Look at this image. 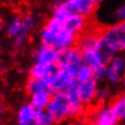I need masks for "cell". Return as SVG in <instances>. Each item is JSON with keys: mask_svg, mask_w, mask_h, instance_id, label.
<instances>
[{"mask_svg": "<svg viewBox=\"0 0 125 125\" xmlns=\"http://www.w3.org/2000/svg\"><path fill=\"white\" fill-rule=\"evenodd\" d=\"M100 35L105 45L115 54L125 51V21L104 28Z\"/></svg>", "mask_w": 125, "mask_h": 125, "instance_id": "1", "label": "cell"}, {"mask_svg": "<svg viewBox=\"0 0 125 125\" xmlns=\"http://www.w3.org/2000/svg\"><path fill=\"white\" fill-rule=\"evenodd\" d=\"M47 111L52 115L55 123H61L71 118V107L68 93L66 91L53 92Z\"/></svg>", "mask_w": 125, "mask_h": 125, "instance_id": "2", "label": "cell"}, {"mask_svg": "<svg viewBox=\"0 0 125 125\" xmlns=\"http://www.w3.org/2000/svg\"><path fill=\"white\" fill-rule=\"evenodd\" d=\"M83 64V51L77 46H75L65 51H59V57L56 66L64 67L73 79H76L77 71Z\"/></svg>", "mask_w": 125, "mask_h": 125, "instance_id": "3", "label": "cell"}, {"mask_svg": "<svg viewBox=\"0 0 125 125\" xmlns=\"http://www.w3.org/2000/svg\"><path fill=\"white\" fill-rule=\"evenodd\" d=\"M46 80L49 84L51 91L58 92V91H66L67 87L75 79H73L70 75V73L64 67L56 66V69L54 70V72Z\"/></svg>", "mask_w": 125, "mask_h": 125, "instance_id": "4", "label": "cell"}, {"mask_svg": "<svg viewBox=\"0 0 125 125\" xmlns=\"http://www.w3.org/2000/svg\"><path fill=\"white\" fill-rule=\"evenodd\" d=\"M125 73V56L117 54L107 65L106 80L110 84H117L122 81Z\"/></svg>", "mask_w": 125, "mask_h": 125, "instance_id": "5", "label": "cell"}, {"mask_svg": "<svg viewBox=\"0 0 125 125\" xmlns=\"http://www.w3.org/2000/svg\"><path fill=\"white\" fill-rule=\"evenodd\" d=\"M68 8L72 11V13L80 14L84 17L90 19L92 15L95 13L100 1L96 0H66Z\"/></svg>", "mask_w": 125, "mask_h": 125, "instance_id": "6", "label": "cell"}, {"mask_svg": "<svg viewBox=\"0 0 125 125\" xmlns=\"http://www.w3.org/2000/svg\"><path fill=\"white\" fill-rule=\"evenodd\" d=\"M77 42H79V36L64 27L56 33L52 47L57 51H65L77 46Z\"/></svg>", "mask_w": 125, "mask_h": 125, "instance_id": "7", "label": "cell"}, {"mask_svg": "<svg viewBox=\"0 0 125 125\" xmlns=\"http://www.w3.org/2000/svg\"><path fill=\"white\" fill-rule=\"evenodd\" d=\"M33 57L35 62L45 65H56L59 57V51L54 49L51 46L42 45L33 51Z\"/></svg>", "mask_w": 125, "mask_h": 125, "instance_id": "8", "label": "cell"}, {"mask_svg": "<svg viewBox=\"0 0 125 125\" xmlns=\"http://www.w3.org/2000/svg\"><path fill=\"white\" fill-rule=\"evenodd\" d=\"M77 86H79V82L76 80H74L66 89V92L69 96L71 107V118L81 117L84 114V108H85V105L82 103L79 96V93H77Z\"/></svg>", "mask_w": 125, "mask_h": 125, "instance_id": "9", "label": "cell"}, {"mask_svg": "<svg viewBox=\"0 0 125 125\" xmlns=\"http://www.w3.org/2000/svg\"><path fill=\"white\" fill-rule=\"evenodd\" d=\"M119 120L110 106H101L92 115L89 125H118Z\"/></svg>", "mask_w": 125, "mask_h": 125, "instance_id": "10", "label": "cell"}, {"mask_svg": "<svg viewBox=\"0 0 125 125\" xmlns=\"http://www.w3.org/2000/svg\"><path fill=\"white\" fill-rule=\"evenodd\" d=\"M98 83L94 80H90L88 82L79 83L77 93L81 101L84 105H90L96 101V93H98Z\"/></svg>", "mask_w": 125, "mask_h": 125, "instance_id": "11", "label": "cell"}, {"mask_svg": "<svg viewBox=\"0 0 125 125\" xmlns=\"http://www.w3.org/2000/svg\"><path fill=\"white\" fill-rule=\"evenodd\" d=\"M88 26H89V18L84 17L82 15L76 13H73L71 15L66 21V23H65V28L69 29L71 32H73L79 37L86 33Z\"/></svg>", "mask_w": 125, "mask_h": 125, "instance_id": "12", "label": "cell"}, {"mask_svg": "<svg viewBox=\"0 0 125 125\" xmlns=\"http://www.w3.org/2000/svg\"><path fill=\"white\" fill-rule=\"evenodd\" d=\"M56 69V65H45L34 62L33 65H31L28 74L31 79H38V80H46L54 72Z\"/></svg>", "mask_w": 125, "mask_h": 125, "instance_id": "13", "label": "cell"}, {"mask_svg": "<svg viewBox=\"0 0 125 125\" xmlns=\"http://www.w3.org/2000/svg\"><path fill=\"white\" fill-rule=\"evenodd\" d=\"M83 58H84V64L87 66L92 68L93 70L102 66H107V64L104 61V57L102 56L100 50L96 49H90L83 51Z\"/></svg>", "mask_w": 125, "mask_h": 125, "instance_id": "14", "label": "cell"}, {"mask_svg": "<svg viewBox=\"0 0 125 125\" xmlns=\"http://www.w3.org/2000/svg\"><path fill=\"white\" fill-rule=\"evenodd\" d=\"M101 42V35L100 33H92V32H86L85 34L81 35L79 37V42H77V47L82 50L90 49H96Z\"/></svg>", "mask_w": 125, "mask_h": 125, "instance_id": "15", "label": "cell"}, {"mask_svg": "<svg viewBox=\"0 0 125 125\" xmlns=\"http://www.w3.org/2000/svg\"><path fill=\"white\" fill-rule=\"evenodd\" d=\"M72 11L68 8V5L66 3V0L62 1H55L52 4V16L54 19L59 21L61 23H62L65 26L66 21L68 20L71 15H72Z\"/></svg>", "mask_w": 125, "mask_h": 125, "instance_id": "16", "label": "cell"}, {"mask_svg": "<svg viewBox=\"0 0 125 125\" xmlns=\"http://www.w3.org/2000/svg\"><path fill=\"white\" fill-rule=\"evenodd\" d=\"M37 110L30 103L22 104L16 112L17 124H31L34 122Z\"/></svg>", "mask_w": 125, "mask_h": 125, "instance_id": "17", "label": "cell"}, {"mask_svg": "<svg viewBox=\"0 0 125 125\" xmlns=\"http://www.w3.org/2000/svg\"><path fill=\"white\" fill-rule=\"evenodd\" d=\"M24 88H26V92L30 96L43 91L52 92L47 80H38V79H31V77H29L26 82Z\"/></svg>", "mask_w": 125, "mask_h": 125, "instance_id": "18", "label": "cell"}, {"mask_svg": "<svg viewBox=\"0 0 125 125\" xmlns=\"http://www.w3.org/2000/svg\"><path fill=\"white\" fill-rule=\"evenodd\" d=\"M51 99H52V92L43 91V92H39V93H36V94L31 95L29 103L37 111L47 110L50 102H51Z\"/></svg>", "mask_w": 125, "mask_h": 125, "instance_id": "19", "label": "cell"}, {"mask_svg": "<svg viewBox=\"0 0 125 125\" xmlns=\"http://www.w3.org/2000/svg\"><path fill=\"white\" fill-rule=\"evenodd\" d=\"M7 35L11 38H16L23 32V21L22 17L16 16L9 21L8 27L5 29Z\"/></svg>", "mask_w": 125, "mask_h": 125, "instance_id": "20", "label": "cell"}, {"mask_svg": "<svg viewBox=\"0 0 125 125\" xmlns=\"http://www.w3.org/2000/svg\"><path fill=\"white\" fill-rule=\"evenodd\" d=\"M110 108L112 109L115 115L120 121H125V99L124 96H118L114 99L110 103Z\"/></svg>", "mask_w": 125, "mask_h": 125, "instance_id": "21", "label": "cell"}, {"mask_svg": "<svg viewBox=\"0 0 125 125\" xmlns=\"http://www.w3.org/2000/svg\"><path fill=\"white\" fill-rule=\"evenodd\" d=\"M55 121L52 115L47 110H40L36 112L33 125H54Z\"/></svg>", "mask_w": 125, "mask_h": 125, "instance_id": "22", "label": "cell"}, {"mask_svg": "<svg viewBox=\"0 0 125 125\" xmlns=\"http://www.w3.org/2000/svg\"><path fill=\"white\" fill-rule=\"evenodd\" d=\"M75 80L79 83H84V82H88L90 80H93V69L90 68L89 66H87L86 64H83L80 67L79 71H77Z\"/></svg>", "mask_w": 125, "mask_h": 125, "instance_id": "23", "label": "cell"}, {"mask_svg": "<svg viewBox=\"0 0 125 125\" xmlns=\"http://www.w3.org/2000/svg\"><path fill=\"white\" fill-rule=\"evenodd\" d=\"M56 33L53 31L49 30L48 28L43 27L39 32V36H40V43L45 46H51L54 42V38H55Z\"/></svg>", "mask_w": 125, "mask_h": 125, "instance_id": "24", "label": "cell"}, {"mask_svg": "<svg viewBox=\"0 0 125 125\" xmlns=\"http://www.w3.org/2000/svg\"><path fill=\"white\" fill-rule=\"evenodd\" d=\"M22 21H23V31H27V32L30 33L31 30L36 24V17L32 14H24L22 16Z\"/></svg>", "mask_w": 125, "mask_h": 125, "instance_id": "25", "label": "cell"}, {"mask_svg": "<svg viewBox=\"0 0 125 125\" xmlns=\"http://www.w3.org/2000/svg\"><path fill=\"white\" fill-rule=\"evenodd\" d=\"M43 27H46V28H48L49 30H51L53 31V32H55V33H57L59 30H62V28H64L65 26L62 23H61L59 21H57L56 19H54L53 17H50L48 20L46 21V23H45V26Z\"/></svg>", "mask_w": 125, "mask_h": 125, "instance_id": "26", "label": "cell"}, {"mask_svg": "<svg viewBox=\"0 0 125 125\" xmlns=\"http://www.w3.org/2000/svg\"><path fill=\"white\" fill-rule=\"evenodd\" d=\"M106 73H107V66H102L93 70V80L96 83L102 82L103 80H106Z\"/></svg>", "mask_w": 125, "mask_h": 125, "instance_id": "27", "label": "cell"}, {"mask_svg": "<svg viewBox=\"0 0 125 125\" xmlns=\"http://www.w3.org/2000/svg\"><path fill=\"white\" fill-rule=\"evenodd\" d=\"M110 95V90L108 87L103 86V87H99L98 89V93H96V101L99 102H103L105 100H107Z\"/></svg>", "mask_w": 125, "mask_h": 125, "instance_id": "28", "label": "cell"}, {"mask_svg": "<svg viewBox=\"0 0 125 125\" xmlns=\"http://www.w3.org/2000/svg\"><path fill=\"white\" fill-rule=\"evenodd\" d=\"M115 19L117 21L115 23L124 22L125 21V3L120 5V7L115 11Z\"/></svg>", "mask_w": 125, "mask_h": 125, "instance_id": "29", "label": "cell"}, {"mask_svg": "<svg viewBox=\"0 0 125 125\" xmlns=\"http://www.w3.org/2000/svg\"><path fill=\"white\" fill-rule=\"evenodd\" d=\"M29 32H27V31H23L22 33L20 34L18 37H16L14 40V45L15 47H17V48H20V47L24 46V43L27 42L28 38H29Z\"/></svg>", "mask_w": 125, "mask_h": 125, "instance_id": "30", "label": "cell"}, {"mask_svg": "<svg viewBox=\"0 0 125 125\" xmlns=\"http://www.w3.org/2000/svg\"><path fill=\"white\" fill-rule=\"evenodd\" d=\"M122 83H123V85H124V87H125V73H124L123 77H122Z\"/></svg>", "mask_w": 125, "mask_h": 125, "instance_id": "31", "label": "cell"}, {"mask_svg": "<svg viewBox=\"0 0 125 125\" xmlns=\"http://www.w3.org/2000/svg\"><path fill=\"white\" fill-rule=\"evenodd\" d=\"M1 70H2V62L0 61V74H1Z\"/></svg>", "mask_w": 125, "mask_h": 125, "instance_id": "32", "label": "cell"}, {"mask_svg": "<svg viewBox=\"0 0 125 125\" xmlns=\"http://www.w3.org/2000/svg\"><path fill=\"white\" fill-rule=\"evenodd\" d=\"M17 125H33V123H31V124H17Z\"/></svg>", "mask_w": 125, "mask_h": 125, "instance_id": "33", "label": "cell"}, {"mask_svg": "<svg viewBox=\"0 0 125 125\" xmlns=\"http://www.w3.org/2000/svg\"><path fill=\"white\" fill-rule=\"evenodd\" d=\"M123 96H124V99H125V94H124V95H123Z\"/></svg>", "mask_w": 125, "mask_h": 125, "instance_id": "34", "label": "cell"}]
</instances>
